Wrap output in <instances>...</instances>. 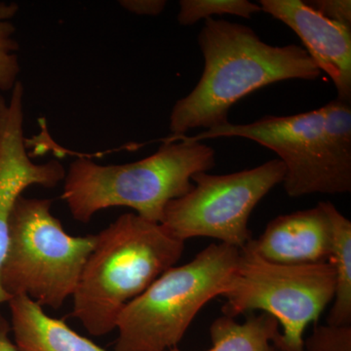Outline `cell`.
I'll return each mask as SVG.
<instances>
[{
  "instance_id": "6da1fadb",
  "label": "cell",
  "mask_w": 351,
  "mask_h": 351,
  "mask_svg": "<svg viewBox=\"0 0 351 351\" xmlns=\"http://www.w3.org/2000/svg\"><path fill=\"white\" fill-rule=\"evenodd\" d=\"M197 39L204 69L193 91L173 107L169 125L173 136L225 125L230 122V108L261 88L320 76V69L304 48L270 45L248 25L210 18Z\"/></svg>"
},
{
  "instance_id": "7a4b0ae2",
  "label": "cell",
  "mask_w": 351,
  "mask_h": 351,
  "mask_svg": "<svg viewBox=\"0 0 351 351\" xmlns=\"http://www.w3.org/2000/svg\"><path fill=\"white\" fill-rule=\"evenodd\" d=\"M96 237L73 293L71 315L92 336L117 329L124 307L145 292L184 251L161 223L121 215Z\"/></svg>"
},
{
  "instance_id": "3957f363",
  "label": "cell",
  "mask_w": 351,
  "mask_h": 351,
  "mask_svg": "<svg viewBox=\"0 0 351 351\" xmlns=\"http://www.w3.org/2000/svg\"><path fill=\"white\" fill-rule=\"evenodd\" d=\"M216 165V152L186 135L171 136L151 156L121 165L91 159L71 163L62 198L73 218L88 223L101 210L127 207L147 221L161 223L171 200L193 189L191 178Z\"/></svg>"
},
{
  "instance_id": "277c9868",
  "label": "cell",
  "mask_w": 351,
  "mask_h": 351,
  "mask_svg": "<svg viewBox=\"0 0 351 351\" xmlns=\"http://www.w3.org/2000/svg\"><path fill=\"white\" fill-rule=\"evenodd\" d=\"M239 253L214 243L186 265L166 270L119 314L114 351L177 348L201 308L228 290Z\"/></svg>"
},
{
  "instance_id": "5b68a950",
  "label": "cell",
  "mask_w": 351,
  "mask_h": 351,
  "mask_svg": "<svg viewBox=\"0 0 351 351\" xmlns=\"http://www.w3.org/2000/svg\"><path fill=\"white\" fill-rule=\"evenodd\" d=\"M51 207L43 198L22 195L16 202L0 286L10 299L27 297L43 308L60 309L73 297L96 237H71Z\"/></svg>"
},
{
  "instance_id": "8992f818",
  "label": "cell",
  "mask_w": 351,
  "mask_h": 351,
  "mask_svg": "<svg viewBox=\"0 0 351 351\" xmlns=\"http://www.w3.org/2000/svg\"><path fill=\"white\" fill-rule=\"evenodd\" d=\"M250 241L240 249L237 269L221 295L226 299L221 311L232 318L254 311L269 314L282 326L274 348L304 351L307 325L316 322L334 300V269L329 262L300 265L269 262L258 255Z\"/></svg>"
},
{
  "instance_id": "52a82bcc",
  "label": "cell",
  "mask_w": 351,
  "mask_h": 351,
  "mask_svg": "<svg viewBox=\"0 0 351 351\" xmlns=\"http://www.w3.org/2000/svg\"><path fill=\"white\" fill-rule=\"evenodd\" d=\"M284 177L279 159L232 174L197 173L191 178L193 189L168 203L161 225L184 242L210 237L242 249L253 239L248 226L252 212Z\"/></svg>"
},
{
  "instance_id": "ba28073f",
  "label": "cell",
  "mask_w": 351,
  "mask_h": 351,
  "mask_svg": "<svg viewBox=\"0 0 351 351\" xmlns=\"http://www.w3.org/2000/svg\"><path fill=\"white\" fill-rule=\"evenodd\" d=\"M254 141L279 156L285 167L283 188L290 197L343 195L351 191V164L337 156L323 128L322 108L288 117L267 115L249 124L230 122L186 138Z\"/></svg>"
},
{
  "instance_id": "9c48e42d",
  "label": "cell",
  "mask_w": 351,
  "mask_h": 351,
  "mask_svg": "<svg viewBox=\"0 0 351 351\" xmlns=\"http://www.w3.org/2000/svg\"><path fill=\"white\" fill-rule=\"evenodd\" d=\"M24 89L16 86L10 101L0 95V267L9 240V223L16 202L31 186L55 188L66 177L58 160L32 162L25 149L24 136ZM10 298L0 286V304Z\"/></svg>"
},
{
  "instance_id": "30bf717a",
  "label": "cell",
  "mask_w": 351,
  "mask_h": 351,
  "mask_svg": "<svg viewBox=\"0 0 351 351\" xmlns=\"http://www.w3.org/2000/svg\"><path fill=\"white\" fill-rule=\"evenodd\" d=\"M258 5L297 34L320 71L331 78L337 99L351 104V29L301 0H261Z\"/></svg>"
},
{
  "instance_id": "8fae6325",
  "label": "cell",
  "mask_w": 351,
  "mask_h": 351,
  "mask_svg": "<svg viewBox=\"0 0 351 351\" xmlns=\"http://www.w3.org/2000/svg\"><path fill=\"white\" fill-rule=\"evenodd\" d=\"M251 245L260 257L279 265L327 263L331 253V225L322 202L311 209L281 215L267 223Z\"/></svg>"
},
{
  "instance_id": "7c38bea8",
  "label": "cell",
  "mask_w": 351,
  "mask_h": 351,
  "mask_svg": "<svg viewBox=\"0 0 351 351\" xmlns=\"http://www.w3.org/2000/svg\"><path fill=\"white\" fill-rule=\"evenodd\" d=\"M8 304L14 343L19 351H107L64 320L47 315L27 297L12 298Z\"/></svg>"
},
{
  "instance_id": "4fadbf2b",
  "label": "cell",
  "mask_w": 351,
  "mask_h": 351,
  "mask_svg": "<svg viewBox=\"0 0 351 351\" xmlns=\"http://www.w3.org/2000/svg\"><path fill=\"white\" fill-rule=\"evenodd\" d=\"M331 225L329 262L336 274L334 304L327 317L332 326H351V221L331 202H322Z\"/></svg>"
},
{
  "instance_id": "5bb4252c",
  "label": "cell",
  "mask_w": 351,
  "mask_h": 351,
  "mask_svg": "<svg viewBox=\"0 0 351 351\" xmlns=\"http://www.w3.org/2000/svg\"><path fill=\"white\" fill-rule=\"evenodd\" d=\"M279 326L274 316L265 313L250 315L243 323L223 314L210 327L212 348L206 351H274ZM169 351L182 350L177 346Z\"/></svg>"
},
{
  "instance_id": "9a60e30c",
  "label": "cell",
  "mask_w": 351,
  "mask_h": 351,
  "mask_svg": "<svg viewBox=\"0 0 351 351\" xmlns=\"http://www.w3.org/2000/svg\"><path fill=\"white\" fill-rule=\"evenodd\" d=\"M19 12L15 2H0V90L12 91L19 82V43L14 38L16 32L13 18Z\"/></svg>"
},
{
  "instance_id": "2e32d148",
  "label": "cell",
  "mask_w": 351,
  "mask_h": 351,
  "mask_svg": "<svg viewBox=\"0 0 351 351\" xmlns=\"http://www.w3.org/2000/svg\"><path fill=\"white\" fill-rule=\"evenodd\" d=\"M261 12V6L248 0H181L178 22L188 27L216 15H233L251 19L255 14Z\"/></svg>"
},
{
  "instance_id": "e0dca14e",
  "label": "cell",
  "mask_w": 351,
  "mask_h": 351,
  "mask_svg": "<svg viewBox=\"0 0 351 351\" xmlns=\"http://www.w3.org/2000/svg\"><path fill=\"white\" fill-rule=\"evenodd\" d=\"M321 108L328 142L339 158L351 164V104L336 99Z\"/></svg>"
},
{
  "instance_id": "ac0fdd59",
  "label": "cell",
  "mask_w": 351,
  "mask_h": 351,
  "mask_svg": "<svg viewBox=\"0 0 351 351\" xmlns=\"http://www.w3.org/2000/svg\"><path fill=\"white\" fill-rule=\"evenodd\" d=\"M304 351H351V326L315 325Z\"/></svg>"
},
{
  "instance_id": "d6986e66",
  "label": "cell",
  "mask_w": 351,
  "mask_h": 351,
  "mask_svg": "<svg viewBox=\"0 0 351 351\" xmlns=\"http://www.w3.org/2000/svg\"><path fill=\"white\" fill-rule=\"evenodd\" d=\"M306 2L327 19L351 29L350 0H313Z\"/></svg>"
},
{
  "instance_id": "ffe728a7",
  "label": "cell",
  "mask_w": 351,
  "mask_h": 351,
  "mask_svg": "<svg viewBox=\"0 0 351 351\" xmlns=\"http://www.w3.org/2000/svg\"><path fill=\"white\" fill-rule=\"evenodd\" d=\"M120 6L129 12L141 16H158L163 12L165 0H121Z\"/></svg>"
},
{
  "instance_id": "44dd1931",
  "label": "cell",
  "mask_w": 351,
  "mask_h": 351,
  "mask_svg": "<svg viewBox=\"0 0 351 351\" xmlns=\"http://www.w3.org/2000/svg\"><path fill=\"white\" fill-rule=\"evenodd\" d=\"M11 325L0 313V351H19L9 337Z\"/></svg>"
},
{
  "instance_id": "7402d4cb",
  "label": "cell",
  "mask_w": 351,
  "mask_h": 351,
  "mask_svg": "<svg viewBox=\"0 0 351 351\" xmlns=\"http://www.w3.org/2000/svg\"><path fill=\"white\" fill-rule=\"evenodd\" d=\"M274 351H281V350H276V348H274Z\"/></svg>"
}]
</instances>
